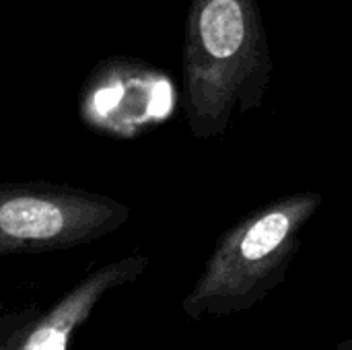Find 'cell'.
<instances>
[{
  "label": "cell",
  "instance_id": "obj_1",
  "mask_svg": "<svg viewBox=\"0 0 352 350\" xmlns=\"http://www.w3.org/2000/svg\"><path fill=\"white\" fill-rule=\"evenodd\" d=\"M272 58L256 0H192L184 43V107L194 136L223 134L258 107Z\"/></svg>",
  "mask_w": 352,
  "mask_h": 350
},
{
  "label": "cell",
  "instance_id": "obj_2",
  "mask_svg": "<svg viewBox=\"0 0 352 350\" xmlns=\"http://www.w3.org/2000/svg\"><path fill=\"white\" fill-rule=\"evenodd\" d=\"M322 206L320 194L264 204L225 231L182 301L190 320L227 318L262 303L287 278L303 229Z\"/></svg>",
  "mask_w": 352,
  "mask_h": 350
},
{
  "label": "cell",
  "instance_id": "obj_3",
  "mask_svg": "<svg viewBox=\"0 0 352 350\" xmlns=\"http://www.w3.org/2000/svg\"><path fill=\"white\" fill-rule=\"evenodd\" d=\"M128 217L122 202L72 186L0 184V258L87 245L118 231Z\"/></svg>",
  "mask_w": 352,
  "mask_h": 350
},
{
  "label": "cell",
  "instance_id": "obj_4",
  "mask_svg": "<svg viewBox=\"0 0 352 350\" xmlns=\"http://www.w3.org/2000/svg\"><path fill=\"white\" fill-rule=\"evenodd\" d=\"M169 80L136 60L107 58L87 76L78 95L80 122L101 136L134 138L167 118Z\"/></svg>",
  "mask_w": 352,
  "mask_h": 350
},
{
  "label": "cell",
  "instance_id": "obj_5",
  "mask_svg": "<svg viewBox=\"0 0 352 350\" xmlns=\"http://www.w3.org/2000/svg\"><path fill=\"white\" fill-rule=\"evenodd\" d=\"M146 266V256L132 254L91 270L52 305L41 307L25 322L0 344V350H70L74 336L87 326L101 301L109 293L136 283Z\"/></svg>",
  "mask_w": 352,
  "mask_h": 350
},
{
  "label": "cell",
  "instance_id": "obj_6",
  "mask_svg": "<svg viewBox=\"0 0 352 350\" xmlns=\"http://www.w3.org/2000/svg\"><path fill=\"white\" fill-rule=\"evenodd\" d=\"M41 309L39 303H25V305H8L0 301V344L8 340L25 322H29Z\"/></svg>",
  "mask_w": 352,
  "mask_h": 350
},
{
  "label": "cell",
  "instance_id": "obj_7",
  "mask_svg": "<svg viewBox=\"0 0 352 350\" xmlns=\"http://www.w3.org/2000/svg\"><path fill=\"white\" fill-rule=\"evenodd\" d=\"M334 350H352V340L349 342H342V344H338Z\"/></svg>",
  "mask_w": 352,
  "mask_h": 350
}]
</instances>
